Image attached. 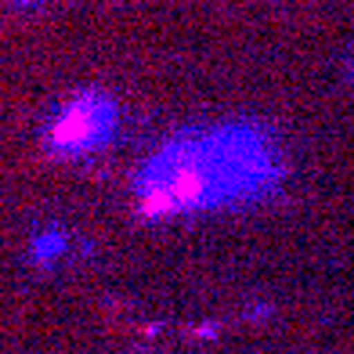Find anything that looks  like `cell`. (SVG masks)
Masks as SVG:
<instances>
[{
	"mask_svg": "<svg viewBox=\"0 0 354 354\" xmlns=\"http://www.w3.org/2000/svg\"><path fill=\"white\" fill-rule=\"evenodd\" d=\"M264 174L268 156L261 145L239 138L177 141L149 163L138 185V203L149 217L188 214L261 185Z\"/></svg>",
	"mask_w": 354,
	"mask_h": 354,
	"instance_id": "cell-1",
	"label": "cell"
},
{
	"mask_svg": "<svg viewBox=\"0 0 354 354\" xmlns=\"http://www.w3.org/2000/svg\"><path fill=\"white\" fill-rule=\"evenodd\" d=\"M116 123V109L102 94H80L47 127V145L62 156H80L102 145Z\"/></svg>",
	"mask_w": 354,
	"mask_h": 354,
	"instance_id": "cell-2",
	"label": "cell"
},
{
	"mask_svg": "<svg viewBox=\"0 0 354 354\" xmlns=\"http://www.w3.org/2000/svg\"><path fill=\"white\" fill-rule=\"evenodd\" d=\"M62 246H66V239H62L58 232H47V235H40V239H37V246H33V250H37L40 261H47V257H55Z\"/></svg>",
	"mask_w": 354,
	"mask_h": 354,
	"instance_id": "cell-3",
	"label": "cell"
}]
</instances>
